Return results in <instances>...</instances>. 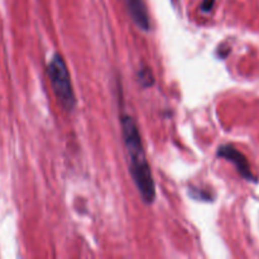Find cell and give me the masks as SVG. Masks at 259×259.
<instances>
[{
    "mask_svg": "<svg viewBox=\"0 0 259 259\" xmlns=\"http://www.w3.org/2000/svg\"><path fill=\"white\" fill-rule=\"evenodd\" d=\"M121 134L129 159V171L132 179L146 204H152L156 197V186L151 167L147 161L146 152L142 144L141 134L133 118L126 114L121 115Z\"/></svg>",
    "mask_w": 259,
    "mask_h": 259,
    "instance_id": "6da1fadb",
    "label": "cell"
},
{
    "mask_svg": "<svg viewBox=\"0 0 259 259\" xmlns=\"http://www.w3.org/2000/svg\"><path fill=\"white\" fill-rule=\"evenodd\" d=\"M47 72L52 90L60 105L66 111H72L76 105L75 94H73L72 83H71L67 66H66L65 61H63V58L60 55L56 53L51 58L50 63H48Z\"/></svg>",
    "mask_w": 259,
    "mask_h": 259,
    "instance_id": "7a4b0ae2",
    "label": "cell"
},
{
    "mask_svg": "<svg viewBox=\"0 0 259 259\" xmlns=\"http://www.w3.org/2000/svg\"><path fill=\"white\" fill-rule=\"evenodd\" d=\"M218 156L232 162L243 179L248 180V181H255L254 175L250 171L249 162L245 158L244 154L238 151L235 147L229 146V144L228 146H222L219 148V151H218Z\"/></svg>",
    "mask_w": 259,
    "mask_h": 259,
    "instance_id": "3957f363",
    "label": "cell"
},
{
    "mask_svg": "<svg viewBox=\"0 0 259 259\" xmlns=\"http://www.w3.org/2000/svg\"><path fill=\"white\" fill-rule=\"evenodd\" d=\"M128 12L137 27L142 30H149V15L143 0H125Z\"/></svg>",
    "mask_w": 259,
    "mask_h": 259,
    "instance_id": "277c9868",
    "label": "cell"
},
{
    "mask_svg": "<svg viewBox=\"0 0 259 259\" xmlns=\"http://www.w3.org/2000/svg\"><path fill=\"white\" fill-rule=\"evenodd\" d=\"M138 80L141 82V85L143 88H149V86L153 85L154 82V78L153 75H152V71L149 70L148 67H143L139 70L138 72Z\"/></svg>",
    "mask_w": 259,
    "mask_h": 259,
    "instance_id": "5b68a950",
    "label": "cell"
},
{
    "mask_svg": "<svg viewBox=\"0 0 259 259\" xmlns=\"http://www.w3.org/2000/svg\"><path fill=\"white\" fill-rule=\"evenodd\" d=\"M215 4V0H204L201 4V10L204 13H210L211 12L212 7Z\"/></svg>",
    "mask_w": 259,
    "mask_h": 259,
    "instance_id": "8992f818",
    "label": "cell"
}]
</instances>
